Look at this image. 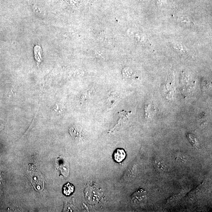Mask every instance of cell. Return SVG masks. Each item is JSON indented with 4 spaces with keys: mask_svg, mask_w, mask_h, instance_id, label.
Listing matches in <instances>:
<instances>
[{
    "mask_svg": "<svg viewBox=\"0 0 212 212\" xmlns=\"http://www.w3.org/2000/svg\"><path fill=\"white\" fill-rule=\"evenodd\" d=\"M145 118H150L154 116L155 113V109L153 104L145 105Z\"/></svg>",
    "mask_w": 212,
    "mask_h": 212,
    "instance_id": "5",
    "label": "cell"
},
{
    "mask_svg": "<svg viewBox=\"0 0 212 212\" xmlns=\"http://www.w3.org/2000/svg\"><path fill=\"white\" fill-rule=\"evenodd\" d=\"M74 185L69 183L64 185L63 193L66 196H69L74 192Z\"/></svg>",
    "mask_w": 212,
    "mask_h": 212,
    "instance_id": "6",
    "label": "cell"
},
{
    "mask_svg": "<svg viewBox=\"0 0 212 212\" xmlns=\"http://www.w3.org/2000/svg\"><path fill=\"white\" fill-rule=\"evenodd\" d=\"M123 78L125 79L131 78L134 76L133 70L129 68H126L124 69L123 71Z\"/></svg>",
    "mask_w": 212,
    "mask_h": 212,
    "instance_id": "8",
    "label": "cell"
},
{
    "mask_svg": "<svg viewBox=\"0 0 212 212\" xmlns=\"http://www.w3.org/2000/svg\"><path fill=\"white\" fill-rule=\"evenodd\" d=\"M2 125L1 124H0V130H1V129H2Z\"/></svg>",
    "mask_w": 212,
    "mask_h": 212,
    "instance_id": "11",
    "label": "cell"
},
{
    "mask_svg": "<svg viewBox=\"0 0 212 212\" xmlns=\"http://www.w3.org/2000/svg\"><path fill=\"white\" fill-rule=\"evenodd\" d=\"M85 198L89 203L92 205L96 204L102 199L103 193L101 189L95 187H89L85 189Z\"/></svg>",
    "mask_w": 212,
    "mask_h": 212,
    "instance_id": "1",
    "label": "cell"
},
{
    "mask_svg": "<svg viewBox=\"0 0 212 212\" xmlns=\"http://www.w3.org/2000/svg\"><path fill=\"white\" fill-rule=\"evenodd\" d=\"M70 133L72 136L75 138H81V130L80 128L73 127L70 129Z\"/></svg>",
    "mask_w": 212,
    "mask_h": 212,
    "instance_id": "7",
    "label": "cell"
},
{
    "mask_svg": "<svg viewBox=\"0 0 212 212\" xmlns=\"http://www.w3.org/2000/svg\"><path fill=\"white\" fill-rule=\"evenodd\" d=\"M146 198L145 192L142 189H139L132 195L131 200L133 204H139L144 202Z\"/></svg>",
    "mask_w": 212,
    "mask_h": 212,
    "instance_id": "2",
    "label": "cell"
},
{
    "mask_svg": "<svg viewBox=\"0 0 212 212\" xmlns=\"http://www.w3.org/2000/svg\"><path fill=\"white\" fill-rule=\"evenodd\" d=\"M5 187V181L2 176L0 175V193H1V191H2V189L4 188Z\"/></svg>",
    "mask_w": 212,
    "mask_h": 212,
    "instance_id": "10",
    "label": "cell"
},
{
    "mask_svg": "<svg viewBox=\"0 0 212 212\" xmlns=\"http://www.w3.org/2000/svg\"><path fill=\"white\" fill-rule=\"evenodd\" d=\"M126 156V153L123 149H118L114 152V158L116 162L119 163L125 159Z\"/></svg>",
    "mask_w": 212,
    "mask_h": 212,
    "instance_id": "4",
    "label": "cell"
},
{
    "mask_svg": "<svg viewBox=\"0 0 212 212\" xmlns=\"http://www.w3.org/2000/svg\"><path fill=\"white\" fill-rule=\"evenodd\" d=\"M131 114V112H126L124 111V110H123L122 111L119 112L118 113L120 117V118L119 121H118V123L116 125V126L113 128V129L111 130V132H114L116 129L117 127L120 125L121 124H122L124 122L126 119H127L130 116V115Z\"/></svg>",
    "mask_w": 212,
    "mask_h": 212,
    "instance_id": "3",
    "label": "cell"
},
{
    "mask_svg": "<svg viewBox=\"0 0 212 212\" xmlns=\"http://www.w3.org/2000/svg\"><path fill=\"white\" fill-rule=\"evenodd\" d=\"M187 136L189 140L192 142V143L193 145H194L195 146L198 147V141H197V139L194 137V136H193V135L190 134H187Z\"/></svg>",
    "mask_w": 212,
    "mask_h": 212,
    "instance_id": "9",
    "label": "cell"
}]
</instances>
